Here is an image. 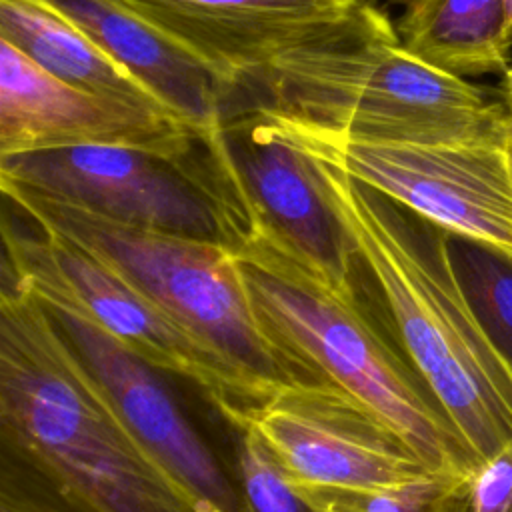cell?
I'll use <instances>...</instances> for the list:
<instances>
[{
  "label": "cell",
  "mask_w": 512,
  "mask_h": 512,
  "mask_svg": "<svg viewBox=\"0 0 512 512\" xmlns=\"http://www.w3.org/2000/svg\"><path fill=\"white\" fill-rule=\"evenodd\" d=\"M36 298L120 420L182 488L206 512H246L228 452L224 454L194 422L170 386V374L70 304Z\"/></svg>",
  "instance_id": "obj_9"
},
{
  "label": "cell",
  "mask_w": 512,
  "mask_h": 512,
  "mask_svg": "<svg viewBox=\"0 0 512 512\" xmlns=\"http://www.w3.org/2000/svg\"><path fill=\"white\" fill-rule=\"evenodd\" d=\"M244 106L394 142L470 140L512 128L500 98L412 54L394 24L278 58L246 82L232 110Z\"/></svg>",
  "instance_id": "obj_4"
},
{
  "label": "cell",
  "mask_w": 512,
  "mask_h": 512,
  "mask_svg": "<svg viewBox=\"0 0 512 512\" xmlns=\"http://www.w3.org/2000/svg\"><path fill=\"white\" fill-rule=\"evenodd\" d=\"M242 422L312 490H378L432 470L414 448L332 384L278 388Z\"/></svg>",
  "instance_id": "obj_11"
},
{
  "label": "cell",
  "mask_w": 512,
  "mask_h": 512,
  "mask_svg": "<svg viewBox=\"0 0 512 512\" xmlns=\"http://www.w3.org/2000/svg\"><path fill=\"white\" fill-rule=\"evenodd\" d=\"M0 184L22 186L110 220L240 248L254 216L222 130L180 156L118 146L0 154Z\"/></svg>",
  "instance_id": "obj_6"
},
{
  "label": "cell",
  "mask_w": 512,
  "mask_h": 512,
  "mask_svg": "<svg viewBox=\"0 0 512 512\" xmlns=\"http://www.w3.org/2000/svg\"><path fill=\"white\" fill-rule=\"evenodd\" d=\"M2 244L4 272L40 298L70 304L152 366L186 380L224 418L240 420L276 392L252 380L122 274L72 240L38 224L32 232L4 214Z\"/></svg>",
  "instance_id": "obj_7"
},
{
  "label": "cell",
  "mask_w": 512,
  "mask_h": 512,
  "mask_svg": "<svg viewBox=\"0 0 512 512\" xmlns=\"http://www.w3.org/2000/svg\"><path fill=\"white\" fill-rule=\"evenodd\" d=\"M196 54L238 98L278 58L394 24L370 0H120ZM234 98V102H236Z\"/></svg>",
  "instance_id": "obj_10"
},
{
  "label": "cell",
  "mask_w": 512,
  "mask_h": 512,
  "mask_svg": "<svg viewBox=\"0 0 512 512\" xmlns=\"http://www.w3.org/2000/svg\"><path fill=\"white\" fill-rule=\"evenodd\" d=\"M306 156L406 354L480 466L512 442V362L460 284L450 234L338 166Z\"/></svg>",
  "instance_id": "obj_1"
},
{
  "label": "cell",
  "mask_w": 512,
  "mask_h": 512,
  "mask_svg": "<svg viewBox=\"0 0 512 512\" xmlns=\"http://www.w3.org/2000/svg\"><path fill=\"white\" fill-rule=\"evenodd\" d=\"M502 2V30L508 46L512 48V0H500Z\"/></svg>",
  "instance_id": "obj_23"
},
{
  "label": "cell",
  "mask_w": 512,
  "mask_h": 512,
  "mask_svg": "<svg viewBox=\"0 0 512 512\" xmlns=\"http://www.w3.org/2000/svg\"><path fill=\"white\" fill-rule=\"evenodd\" d=\"M0 434L88 512H206L120 420L42 302L4 270Z\"/></svg>",
  "instance_id": "obj_3"
},
{
  "label": "cell",
  "mask_w": 512,
  "mask_h": 512,
  "mask_svg": "<svg viewBox=\"0 0 512 512\" xmlns=\"http://www.w3.org/2000/svg\"><path fill=\"white\" fill-rule=\"evenodd\" d=\"M252 312L276 350L312 384H332L378 416L438 472L476 460L406 354L374 282L344 292L254 228L232 250Z\"/></svg>",
  "instance_id": "obj_2"
},
{
  "label": "cell",
  "mask_w": 512,
  "mask_h": 512,
  "mask_svg": "<svg viewBox=\"0 0 512 512\" xmlns=\"http://www.w3.org/2000/svg\"><path fill=\"white\" fill-rule=\"evenodd\" d=\"M468 476L428 472L378 490H310L322 512H470Z\"/></svg>",
  "instance_id": "obj_19"
},
{
  "label": "cell",
  "mask_w": 512,
  "mask_h": 512,
  "mask_svg": "<svg viewBox=\"0 0 512 512\" xmlns=\"http://www.w3.org/2000/svg\"><path fill=\"white\" fill-rule=\"evenodd\" d=\"M44 2L146 82L202 140H210L222 130L236 96L188 48L148 24L120 0Z\"/></svg>",
  "instance_id": "obj_14"
},
{
  "label": "cell",
  "mask_w": 512,
  "mask_h": 512,
  "mask_svg": "<svg viewBox=\"0 0 512 512\" xmlns=\"http://www.w3.org/2000/svg\"><path fill=\"white\" fill-rule=\"evenodd\" d=\"M450 254L482 326L512 362V258L458 236H450Z\"/></svg>",
  "instance_id": "obj_18"
},
{
  "label": "cell",
  "mask_w": 512,
  "mask_h": 512,
  "mask_svg": "<svg viewBox=\"0 0 512 512\" xmlns=\"http://www.w3.org/2000/svg\"><path fill=\"white\" fill-rule=\"evenodd\" d=\"M222 426L246 512H322L312 490L292 478L250 424L222 416Z\"/></svg>",
  "instance_id": "obj_17"
},
{
  "label": "cell",
  "mask_w": 512,
  "mask_h": 512,
  "mask_svg": "<svg viewBox=\"0 0 512 512\" xmlns=\"http://www.w3.org/2000/svg\"><path fill=\"white\" fill-rule=\"evenodd\" d=\"M232 170L262 230L330 286L356 292L368 280L346 228L324 196L304 152L254 108H236L222 126Z\"/></svg>",
  "instance_id": "obj_12"
},
{
  "label": "cell",
  "mask_w": 512,
  "mask_h": 512,
  "mask_svg": "<svg viewBox=\"0 0 512 512\" xmlns=\"http://www.w3.org/2000/svg\"><path fill=\"white\" fill-rule=\"evenodd\" d=\"M498 96H500V100L506 104L508 112L512 114V64H510V68L502 74V82H500Z\"/></svg>",
  "instance_id": "obj_22"
},
{
  "label": "cell",
  "mask_w": 512,
  "mask_h": 512,
  "mask_svg": "<svg viewBox=\"0 0 512 512\" xmlns=\"http://www.w3.org/2000/svg\"><path fill=\"white\" fill-rule=\"evenodd\" d=\"M0 512H88L20 442L0 434Z\"/></svg>",
  "instance_id": "obj_20"
},
{
  "label": "cell",
  "mask_w": 512,
  "mask_h": 512,
  "mask_svg": "<svg viewBox=\"0 0 512 512\" xmlns=\"http://www.w3.org/2000/svg\"><path fill=\"white\" fill-rule=\"evenodd\" d=\"M200 140L188 122L84 92L0 38V154L118 146L180 156Z\"/></svg>",
  "instance_id": "obj_13"
},
{
  "label": "cell",
  "mask_w": 512,
  "mask_h": 512,
  "mask_svg": "<svg viewBox=\"0 0 512 512\" xmlns=\"http://www.w3.org/2000/svg\"><path fill=\"white\" fill-rule=\"evenodd\" d=\"M400 42L424 62L462 78L504 74L510 46L500 0H394Z\"/></svg>",
  "instance_id": "obj_16"
},
{
  "label": "cell",
  "mask_w": 512,
  "mask_h": 512,
  "mask_svg": "<svg viewBox=\"0 0 512 512\" xmlns=\"http://www.w3.org/2000/svg\"><path fill=\"white\" fill-rule=\"evenodd\" d=\"M470 512H512V442L468 476Z\"/></svg>",
  "instance_id": "obj_21"
},
{
  "label": "cell",
  "mask_w": 512,
  "mask_h": 512,
  "mask_svg": "<svg viewBox=\"0 0 512 512\" xmlns=\"http://www.w3.org/2000/svg\"><path fill=\"white\" fill-rule=\"evenodd\" d=\"M0 186L28 220L98 256L258 384L270 390L312 384L262 332L232 250L122 224L22 186Z\"/></svg>",
  "instance_id": "obj_5"
},
{
  "label": "cell",
  "mask_w": 512,
  "mask_h": 512,
  "mask_svg": "<svg viewBox=\"0 0 512 512\" xmlns=\"http://www.w3.org/2000/svg\"><path fill=\"white\" fill-rule=\"evenodd\" d=\"M258 110L290 146L376 188L450 236L512 258V128L452 142H394Z\"/></svg>",
  "instance_id": "obj_8"
},
{
  "label": "cell",
  "mask_w": 512,
  "mask_h": 512,
  "mask_svg": "<svg viewBox=\"0 0 512 512\" xmlns=\"http://www.w3.org/2000/svg\"><path fill=\"white\" fill-rule=\"evenodd\" d=\"M0 38L84 92L176 116L146 82L44 0H0Z\"/></svg>",
  "instance_id": "obj_15"
}]
</instances>
